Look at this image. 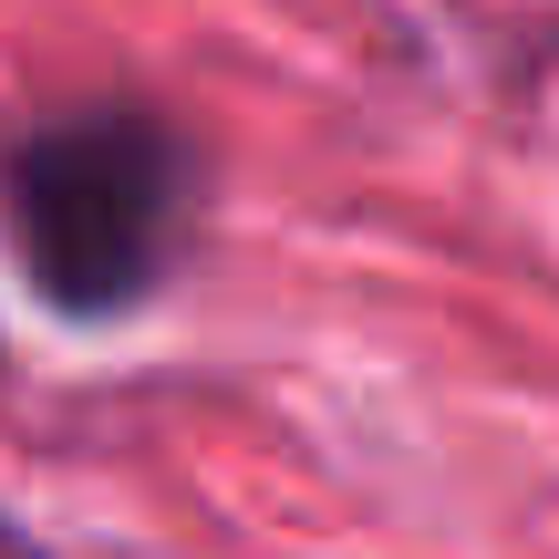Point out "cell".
Returning a JSON list of instances; mask_svg holds the SVG:
<instances>
[{
  "mask_svg": "<svg viewBox=\"0 0 559 559\" xmlns=\"http://www.w3.org/2000/svg\"><path fill=\"white\" fill-rule=\"evenodd\" d=\"M11 260L62 321H124L177 280L198 228V145L156 104H73L0 145Z\"/></svg>",
  "mask_w": 559,
  "mask_h": 559,
  "instance_id": "1",
  "label": "cell"
},
{
  "mask_svg": "<svg viewBox=\"0 0 559 559\" xmlns=\"http://www.w3.org/2000/svg\"><path fill=\"white\" fill-rule=\"evenodd\" d=\"M0 559H52V549H32V539H21L11 519H0Z\"/></svg>",
  "mask_w": 559,
  "mask_h": 559,
  "instance_id": "2",
  "label": "cell"
}]
</instances>
